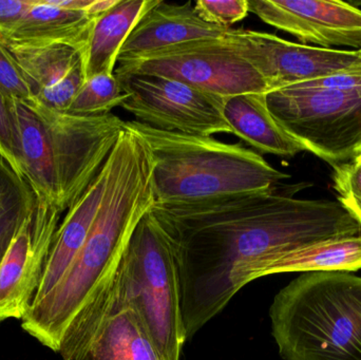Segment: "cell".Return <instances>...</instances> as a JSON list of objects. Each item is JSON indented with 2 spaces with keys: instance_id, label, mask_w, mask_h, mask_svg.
<instances>
[{
  "instance_id": "15",
  "label": "cell",
  "mask_w": 361,
  "mask_h": 360,
  "mask_svg": "<svg viewBox=\"0 0 361 360\" xmlns=\"http://www.w3.org/2000/svg\"><path fill=\"white\" fill-rule=\"evenodd\" d=\"M108 178L109 166L106 161L94 181L87 188L78 202L68 209L65 219L59 224L55 232L33 304L42 302L52 293L53 290L63 280L66 273L84 247L99 213L107 187Z\"/></svg>"
},
{
  "instance_id": "5",
  "label": "cell",
  "mask_w": 361,
  "mask_h": 360,
  "mask_svg": "<svg viewBox=\"0 0 361 360\" xmlns=\"http://www.w3.org/2000/svg\"><path fill=\"white\" fill-rule=\"evenodd\" d=\"M118 294L141 319L165 360H180L188 340L180 312L179 276L169 237L152 209L129 241L116 278Z\"/></svg>"
},
{
  "instance_id": "4",
  "label": "cell",
  "mask_w": 361,
  "mask_h": 360,
  "mask_svg": "<svg viewBox=\"0 0 361 360\" xmlns=\"http://www.w3.org/2000/svg\"><path fill=\"white\" fill-rule=\"evenodd\" d=\"M269 317L284 360H361V278L352 273H302Z\"/></svg>"
},
{
  "instance_id": "3",
  "label": "cell",
  "mask_w": 361,
  "mask_h": 360,
  "mask_svg": "<svg viewBox=\"0 0 361 360\" xmlns=\"http://www.w3.org/2000/svg\"><path fill=\"white\" fill-rule=\"evenodd\" d=\"M127 126L149 146L152 188L159 204H185L267 192L290 178L260 154L212 137L159 130L130 120Z\"/></svg>"
},
{
  "instance_id": "10",
  "label": "cell",
  "mask_w": 361,
  "mask_h": 360,
  "mask_svg": "<svg viewBox=\"0 0 361 360\" xmlns=\"http://www.w3.org/2000/svg\"><path fill=\"white\" fill-rule=\"evenodd\" d=\"M224 38L260 74L267 92L361 70V49L320 48L255 30L229 29Z\"/></svg>"
},
{
  "instance_id": "26",
  "label": "cell",
  "mask_w": 361,
  "mask_h": 360,
  "mask_svg": "<svg viewBox=\"0 0 361 360\" xmlns=\"http://www.w3.org/2000/svg\"><path fill=\"white\" fill-rule=\"evenodd\" d=\"M0 154L8 164L21 175H23L19 162V143L14 118L8 107V99L0 92Z\"/></svg>"
},
{
  "instance_id": "22",
  "label": "cell",
  "mask_w": 361,
  "mask_h": 360,
  "mask_svg": "<svg viewBox=\"0 0 361 360\" xmlns=\"http://www.w3.org/2000/svg\"><path fill=\"white\" fill-rule=\"evenodd\" d=\"M36 196L31 184L0 154V264L31 215Z\"/></svg>"
},
{
  "instance_id": "21",
  "label": "cell",
  "mask_w": 361,
  "mask_h": 360,
  "mask_svg": "<svg viewBox=\"0 0 361 360\" xmlns=\"http://www.w3.org/2000/svg\"><path fill=\"white\" fill-rule=\"evenodd\" d=\"M361 270V235L315 243L276 256L252 268L248 283L283 273L348 272Z\"/></svg>"
},
{
  "instance_id": "25",
  "label": "cell",
  "mask_w": 361,
  "mask_h": 360,
  "mask_svg": "<svg viewBox=\"0 0 361 360\" xmlns=\"http://www.w3.org/2000/svg\"><path fill=\"white\" fill-rule=\"evenodd\" d=\"M195 8L204 20L229 30L247 16L250 4L248 0H197Z\"/></svg>"
},
{
  "instance_id": "23",
  "label": "cell",
  "mask_w": 361,
  "mask_h": 360,
  "mask_svg": "<svg viewBox=\"0 0 361 360\" xmlns=\"http://www.w3.org/2000/svg\"><path fill=\"white\" fill-rule=\"evenodd\" d=\"M127 99L116 74H99L85 80L65 112L80 116H107Z\"/></svg>"
},
{
  "instance_id": "16",
  "label": "cell",
  "mask_w": 361,
  "mask_h": 360,
  "mask_svg": "<svg viewBox=\"0 0 361 360\" xmlns=\"http://www.w3.org/2000/svg\"><path fill=\"white\" fill-rule=\"evenodd\" d=\"M95 17L86 12L66 10L50 0H33L20 20L6 33L0 42L17 46L65 44L85 52Z\"/></svg>"
},
{
  "instance_id": "6",
  "label": "cell",
  "mask_w": 361,
  "mask_h": 360,
  "mask_svg": "<svg viewBox=\"0 0 361 360\" xmlns=\"http://www.w3.org/2000/svg\"><path fill=\"white\" fill-rule=\"evenodd\" d=\"M267 103L307 151L333 166L351 162L361 148V89L293 85L267 92Z\"/></svg>"
},
{
  "instance_id": "2",
  "label": "cell",
  "mask_w": 361,
  "mask_h": 360,
  "mask_svg": "<svg viewBox=\"0 0 361 360\" xmlns=\"http://www.w3.org/2000/svg\"><path fill=\"white\" fill-rule=\"evenodd\" d=\"M107 163V187L84 247L52 293L21 319L27 334L65 360H84L129 241L156 202L149 146L127 124Z\"/></svg>"
},
{
  "instance_id": "8",
  "label": "cell",
  "mask_w": 361,
  "mask_h": 360,
  "mask_svg": "<svg viewBox=\"0 0 361 360\" xmlns=\"http://www.w3.org/2000/svg\"><path fill=\"white\" fill-rule=\"evenodd\" d=\"M114 74L165 76L225 99L243 93H267L260 74L235 53L225 38L169 46L120 63Z\"/></svg>"
},
{
  "instance_id": "11",
  "label": "cell",
  "mask_w": 361,
  "mask_h": 360,
  "mask_svg": "<svg viewBox=\"0 0 361 360\" xmlns=\"http://www.w3.org/2000/svg\"><path fill=\"white\" fill-rule=\"evenodd\" d=\"M61 213L56 205L36 196L31 215L0 264V323L23 319L33 304Z\"/></svg>"
},
{
  "instance_id": "18",
  "label": "cell",
  "mask_w": 361,
  "mask_h": 360,
  "mask_svg": "<svg viewBox=\"0 0 361 360\" xmlns=\"http://www.w3.org/2000/svg\"><path fill=\"white\" fill-rule=\"evenodd\" d=\"M84 360H165L135 309L123 302L116 285Z\"/></svg>"
},
{
  "instance_id": "27",
  "label": "cell",
  "mask_w": 361,
  "mask_h": 360,
  "mask_svg": "<svg viewBox=\"0 0 361 360\" xmlns=\"http://www.w3.org/2000/svg\"><path fill=\"white\" fill-rule=\"evenodd\" d=\"M0 92L6 99L27 101L31 93L16 63L0 42Z\"/></svg>"
},
{
  "instance_id": "13",
  "label": "cell",
  "mask_w": 361,
  "mask_h": 360,
  "mask_svg": "<svg viewBox=\"0 0 361 360\" xmlns=\"http://www.w3.org/2000/svg\"><path fill=\"white\" fill-rule=\"evenodd\" d=\"M2 46L20 71L31 99L65 112L85 82L82 53L65 44Z\"/></svg>"
},
{
  "instance_id": "28",
  "label": "cell",
  "mask_w": 361,
  "mask_h": 360,
  "mask_svg": "<svg viewBox=\"0 0 361 360\" xmlns=\"http://www.w3.org/2000/svg\"><path fill=\"white\" fill-rule=\"evenodd\" d=\"M32 4L33 0H0V33L10 31Z\"/></svg>"
},
{
  "instance_id": "12",
  "label": "cell",
  "mask_w": 361,
  "mask_h": 360,
  "mask_svg": "<svg viewBox=\"0 0 361 360\" xmlns=\"http://www.w3.org/2000/svg\"><path fill=\"white\" fill-rule=\"evenodd\" d=\"M250 12L301 44L361 49V8L339 0H248Z\"/></svg>"
},
{
  "instance_id": "1",
  "label": "cell",
  "mask_w": 361,
  "mask_h": 360,
  "mask_svg": "<svg viewBox=\"0 0 361 360\" xmlns=\"http://www.w3.org/2000/svg\"><path fill=\"white\" fill-rule=\"evenodd\" d=\"M152 211L169 237L187 338L220 314L258 264L315 243L361 235L338 201L305 200L277 187Z\"/></svg>"
},
{
  "instance_id": "14",
  "label": "cell",
  "mask_w": 361,
  "mask_h": 360,
  "mask_svg": "<svg viewBox=\"0 0 361 360\" xmlns=\"http://www.w3.org/2000/svg\"><path fill=\"white\" fill-rule=\"evenodd\" d=\"M228 29L204 20L192 2L159 1L140 19L125 42L118 63H128L169 46L202 39H222Z\"/></svg>"
},
{
  "instance_id": "30",
  "label": "cell",
  "mask_w": 361,
  "mask_h": 360,
  "mask_svg": "<svg viewBox=\"0 0 361 360\" xmlns=\"http://www.w3.org/2000/svg\"><path fill=\"white\" fill-rule=\"evenodd\" d=\"M353 162H355L356 164L360 165L361 166V148L358 150L357 154H356L355 158L353 159Z\"/></svg>"
},
{
  "instance_id": "19",
  "label": "cell",
  "mask_w": 361,
  "mask_h": 360,
  "mask_svg": "<svg viewBox=\"0 0 361 360\" xmlns=\"http://www.w3.org/2000/svg\"><path fill=\"white\" fill-rule=\"evenodd\" d=\"M8 103L18 135L19 162L23 175L36 196L59 209V183L48 128L25 101L8 99Z\"/></svg>"
},
{
  "instance_id": "20",
  "label": "cell",
  "mask_w": 361,
  "mask_h": 360,
  "mask_svg": "<svg viewBox=\"0 0 361 360\" xmlns=\"http://www.w3.org/2000/svg\"><path fill=\"white\" fill-rule=\"evenodd\" d=\"M160 0H118L95 17L82 53L85 80L99 74H114L118 55L140 19Z\"/></svg>"
},
{
  "instance_id": "29",
  "label": "cell",
  "mask_w": 361,
  "mask_h": 360,
  "mask_svg": "<svg viewBox=\"0 0 361 360\" xmlns=\"http://www.w3.org/2000/svg\"><path fill=\"white\" fill-rule=\"evenodd\" d=\"M50 2L66 10L87 12L89 6L92 4V0H50Z\"/></svg>"
},
{
  "instance_id": "9",
  "label": "cell",
  "mask_w": 361,
  "mask_h": 360,
  "mask_svg": "<svg viewBox=\"0 0 361 360\" xmlns=\"http://www.w3.org/2000/svg\"><path fill=\"white\" fill-rule=\"evenodd\" d=\"M116 77L128 95L121 107L133 114L135 122L183 135H231L223 114L225 97L165 76L124 74Z\"/></svg>"
},
{
  "instance_id": "24",
  "label": "cell",
  "mask_w": 361,
  "mask_h": 360,
  "mask_svg": "<svg viewBox=\"0 0 361 360\" xmlns=\"http://www.w3.org/2000/svg\"><path fill=\"white\" fill-rule=\"evenodd\" d=\"M333 187L338 202L361 226V166L355 162L334 165Z\"/></svg>"
},
{
  "instance_id": "7",
  "label": "cell",
  "mask_w": 361,
  "mask_h": 360,
  "mask_svg": "<svg viewBox=\"0 0 361 360\" xmlns=\"http://www.w3.org/2000/svg\"><path fill=\"white\" fill-rule=\"evenodd\" d=\"M48 128L59 192V209H71L109 158L126 122L116 114L73 116L25 101Z\"/></svg>"
},
{
  "instance_id": "17",
  "label": "cell",
  "mask_w": 361,
  "mask_h": 360,
  "mask_svg": "<svg viewBox=\"0 0 361 360\" xmlns=\"http://www.w3.org/2000/svg\"><path fill=\"white\" fill-rule=\"evenodd\" d=\"M223 114L231 135L261 154L294 156L307 151L271 113L267 93H243L226 97Z\"/></svg>"
}]
</instances>
